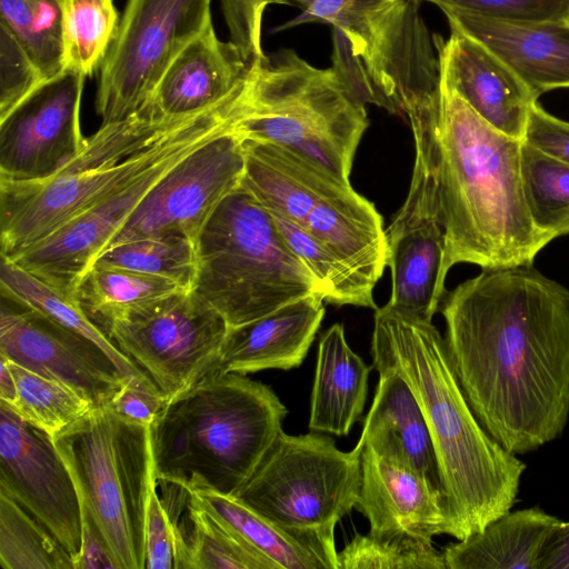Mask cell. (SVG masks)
I'll return each mask as SVG.
<instances>
[{"label":"cell","mask_w":569,"mask_h":569,"mask_svg":"<svg viewBox=\"0 0 569 569\" xmlns=\"http://www.w3.org/2000/svg\"><path fill=\"white\" fill-rule=\"evenodd\" d=\"M305 229L373 300V288L388 259L386 229L375 204L348 186L320 200Z\"/></svg>","instance_id":"23"},{"label":"cell","mask_w":569,"mask_h":569,"mask_svg":"<svg viewBox=\"0 0 569 569\" xmlns=\"http://www.w3.org/2000/svg\"><path fill=\"white\" fill-rule=\"evenodd\" d=\"M338 569H447L431 539L406 532L356 533L338 552Z\"/></svg>","instance_id":"38"},{"label":"cell","mask_w":569,"mask_h":569,"mask_svg":"<svg viewBox=\"0 0 569 569\" xmlns=\"http://www.w3.org/2000/svg\"><path fill=\"white\" fill-rule=\"evenodd\" d=\"M7 360L16 385V399L7 406L51 439L94 409L71 387Z\"/></svg>","instance_id":"31"},{"label":"cell","mask_w":569,"mask_h":569,"mask_svg":"<svg viewBox=\"0 0 569 569\" xmlns=\"http://www.w3.org/2000/svg\"><path fill=\"white\" fill-rule=\"evenodd\" d=\"M523 141L569 163V122L547 112L538 101L530 109Z\"/></svg>","instance_id":"45"},{"label":"cell","mask_w":569,"mask_h":569,"mask_svg":"<svg viewBox=\"0 0 569 569\" xmlns=\"http://www.w3.org/2000/svg\"><path fill=\"white\" fill-rule=\"evenodd\" d=\"M43 81L22 47L0 26V120Z\"/></svg>","instance_id":"41"},{"label":"cell","mask_w":569,"mask_h":569,"mask_svg":"<svg viewBox=\"0 0 569 569\" xmlns=\"http://www.w3.org/2000/svg\"><path fill=\"white\" fill-rule=\"evenodd\" d=\"M0 491L17 501L69 552L81 549V501L53 439L0 402Z\"/></svg>","instance_id":"14"},{"label":"cell","mask_w":569,"mask_h":569,"mask_svg":"<svg viewBox=\"0 0 569 569\" xmlns=\"http://www.w3.org/2000/svg\"><path fill=\"white\" fill-rule=\"evenodd\" d=\"M418 0H313L278 30L333 27L332 67L366 102L402 116L439 80L433 37Z\"/></svg>","instance_id":"8"},{"label":"cell","mask_w":569,"mask_h":569,"mask_svg":"<svg viewBox=\"0 0 569 569\" xmlns=\"http://www.w3.org/2000/svg\"><path fill=\"white\" fill-rule=\"evenodd\" d=\"M167 400L150 377H129L107 407L126 420L151 426Z\"/></svg>","instance_id":"44"},{"label":"cell","mask_w":569,"mask_h":569,"mask_svg":"<svg viewBox=\"0 0 569 569\" xmlns=\"http://www.w3.org/2000/svg\"><path fill=\"white\" fill-rule=\"evenodd\" d=\"M370 371L349 347L343 326L328 328L318 343L309 429L347 436L362 415Z\"/></svg>","instance_id":"26"},{"label":"cell","mask_w":569,"mask_h":569,"mask_svg":"<svg viewBox=\"0 0 569 569\" xmlns=\"http://www.w3.org/2000/svg\"><path fill=\"white\" fill-rule=\"evenodd\" d=\"M243 171V140L230 127L178 162L148 193L107 248L166 236L183 237L196 244L220 202L241 186Z\"/></svg>","instance_id":"13"},{"label":"cell","mask_w":569,"mask_h":569,"mask_svg":"<svg viewBox=\"0 0 569 569\" xmlns=\"http://www.w3.org/2000/svg\"><path fill=\"white\" fill-rule=\"evenodd\" d=\"M405 116L433 178L445 273L460 262L481 269L532 264L553 239L528 211L522 140L487 123L440 74L435 89Z\"/></svg>","instance_id":"2"},{"label":"cell","mask_w":569,"mask_h":569,"mask_svg":"<svg viewBox=\"0 0 569 569\" xmlns=\"http://www.w3.org/2000/svg\"><path fill=\"white\" fill-rule=\"evenodd\" d=\"M251 62L208 26L170 63L151 97V107L167 118L188 117L212 108L243 83Z\"/></svg>","instance_id":"21"},{"label":"cell","mask_w":569,"mask_h":569,"mask_svg":"<svg viewBox=\"0 0 569 569\" xmlns=\"http://www.w3.org/2000/svg\"><path fill=\"white\" fill-rule=\"evenodd\" d=\"M187 513L173 521L177 569H277L202 508L188 491Z\"/></svg>","instance_id":"30"},{"label":"cell","mask_w":569,"mask_h":569,"mask_svg":"<svg viewBox=\"0 0 569 569\" xmlns=\"http://www.w3.org/2000/svg\"><path fill=\"white\" fill-rule=\"evenodd\" d=\"M53 442L117 569H144L146 515L157 482L150 426L126 420L103 406Z\"/></svg>","instance_id":"9"},{"label":"cell","mask_w":569,"mask_h":569,"mask_svg":"<svg viewBox=\"0 0 569 569\" xmlns=\"http://www.w3.org/2000/svg\"><path fill=\"white\" fill-rule=\"evenodd\" d=\"M371 356L373 368L400 375L420 405L437 459L447 535L462 540L509 512L526 465L475 416L432 321L388 303L377 308Z\"/></svg>","instance_id":"3"},{"label":"cell","mask_w":569,"mask_h":569,"mask_svg":"<svg viewBox=\"0 0 569 569\" xmlns=\"http://www.w3.org/2000/svg\"><path fill=\"white\" fill-rule=\"evenodd\" d=\"M81 523V549L74 563V569H117L113 556L102 532L82 503Z\"/></svg>","instance_id":"46"},{"label":"cell","mask_w":569,"mask_h":569,"mask_svg":"<svg viewBox=\"0 0 569 569\" xmlns=\"http://www.w3.org/2000/svg\"><path fill=\"white\" fill-rule=\"evenodd\" d=\"M243 187L272 216L305 228L315 206L351 186L311 159L272 142L243 140Z\"/></svg>","instance_id":"24"},{"label":"cell","mask_w":569,"mask_h":569,"mask_svg":"<svg viewBox=\"0 0 569 569\" xmlns=\"http://www.w3.org/2000/svg\"><path fill=\"white\" fill-rule=\"evenodd\" d=\"M1 296L42 312L60 325L92 340L113 360L126 377H150L124 355L96 325L76 298H71L1 256Z\"/></svg>","instance_id":"29"},{"label":"cell","mask_w":569,"mask_h":569,"mask_svg":"<svg viewBox=\"0 0 569 569\" xmlns=\"http://www.w3.org/2000/svg\"><path fill=\"white\" fill-rule=\"evenodd\" d=\"M439 74L466 103L496 130L523 140L538 96L479 41L450 29L433 37Z\"/></svg>","instance_id":"19"},{"label":"cell","mask_w":569,"mask_h":569,"mask_svg":"<svg viewBox=\"0 0 569 569\" xmlns=\"http://www.w3.org/2000/svg\"><path fill=\"white\" fill-rule=\"evenodd\" d=\"M153 485L146 515L144 569H177V537L172 518Z\"/></svg>","instance_id":"43"},{"label":"cell","mask_w":569,"mask_h":569,"mask_svg":"<svg viewBox=\"0 0 569 569\" xmlns=\"http://www.w3.org/2000/svg\"><path fill=\"white\" fill-rule=\"evenodd\" d=\"M378 373L373 401L358 442L405 458L441 491L433 443L417 398L397 372Z\"/></svg>","instance_id":"27"},{"label":"cell","mask_w":569,"mask_h":569,"mask_svg":"<svg viewBox=\"0 0 569 569\" xmlns=\"http://www.w3.org/2000/svg\"><path fill=\"white\" fill-rule=\"evenodd\" d=\"M368 126L366 102L332 66L318 68L280 49L251 61L231 129L242 140L289 148L350 182Z\"/></svg>","instance_id":"6"},{"label":"cell","mask_w":569,"mask_h":569,"mask_svg":"<svg viewBox=\"0 0 569 569\" xmlns=\"http://www.w3.org/2000/svg\"><path fill=\"white\" fill-rule=\"evenodd\" d=\"M93 266L162 277L191 290L197 271L196 244L176 236L131 240L107 248Z\"/></svg>","instance_id":"37"},{"label":"cell","mask_w":569,"mask_h":569,"mask_svg":"<svg viewBox=\"0 0 569 569\" xmlns=\"http://www.w3.org/2000/svg\"><path fill=\"white\" fill-rule=\"evenodd\" d=\"M211 0H128L100 67L96 107L102 123L147 107L174 58L212 23Z\"/></svg>","instance_id":"11"},{"label":"cell","mask_w":569,"mask_h":569,"mask_svg":"<svg viewBox=\"0 0 569 569\" xmlns=\"http://www.w3.org/2000/svg\"><path fill=\"white\" fill-rule=\"evenodd\" d=\"M0 26L48 80L64 69L63 0H0Z\"/></svg>","instance_id":"32"},{"label":"cell","mask_w":569,"mask_h":569,"mask_svg":"<svg viewBox=\"0 0 569 569\" xmlns=\"http://www.w3.org/2000/svg\"><path fill=\"white\" fill-rule=\"evenodd\" d=\"M441 11L450 29L482 43L538 97L569 88V19L516 21Z\"/></svg>","instance_id":"20"},{"label":"cell","mask_w":569,"mask_h":569,"mask_svg":"<svg viewBox=\"0 0 569 569\" xmlns=\"http://www.w3.org/2000/svg\"><path fill=\"white\" fill-rule=\"evenodd\" d=\"M2 569H73L63 546L28 511L0 491Z\"/></svg>","instance_id":"36"},{"label":"cell","mask_w":569,"mask_h":569,"mask_svg":"<svg viewBox=\"0 0 569 569\" xmlns=\"http://www.w3.org/2000/svg\"><path fill=\"white\" fill-rule=\"evenodd\" d=\"M559 519L540 508L507 512L483 530L447 546V569H539L546 540Z\"/></svg>","instance_id":"28"},{"label":"cell","mask_w":569,"mask_h":569,"mask_svg":"<svg viewBox=\"0 0 569 569\" xmlns=\"http://www.w3.org/2000/svg\"><path fill=\"white\" fill-rule=\"evenodd\" d=\"M521 179L535 226L552 239L569 234V163L522 140Z\"/></svg>","instance_id":"35"},{"label":"cell","mask_w":569,"mask_h":569,"mask_svg":"<svg viewBox=\"0 0 569 569\" xmlns=\"http://www.w3.org/2000/svg\"><path fill=\"white\" fill-rule=\"evenodd\" d=\"M440 311L485 430L515 455L558 438L569 418V289L532 264L482 269L446 292Z\"/></svg>","instance_id":"1"},{"label":"cell","mask_w":569,"mask_h":569,"mask_svg":"<svg viewBox=\"0 0 569 569\" xmlns=\"http://www.w3.org/2000/svg\"><path fill=\"white\" fill-rule=\"evenodd\" d=\"M492 19L535 21L569 19V0H418Z\"/></svg>","instance_id":"42"},{"label":"cell","mask_w":569,"mask_h":569,"mask_svg":"<svg viewBox=\"0 0 569 569\" xmlns=\"http://www.w3.org/2000/svg\"><path fill=\"white\" fill-rule=\"evenodd\" d=\"M120 18L113 0H63V63L84 77L101 67Z\"/></svg>","instance_id":"34"},{"label":"cell","mask_w":569,"mask_h":569,"mask_svg":"<svg viewBox=\"0 0 569 569\" xmlns=\"http://www.w3.org/2000/svg\"><path fill=\"white\" fill-rule=\"evenodd\" d=\"M361 446V486L356 509L369 532H406L431 539L447 535L441 491L405 458Z\"/></svg>","instance_id":"18"},{"label":"cell","mask_w":569,"mask_h":569,"mask_svg":"<svg viewBox=\"0 0 569 569\" xmlns=\"http://www.w3.org/2000/svg\"><path fill=\"white\" fill-rule=\"evenodd\" d=\"M416 158L407 198L386 229L391 293L397 310L432 321L446 295L445 232L435 182L422 149Z\"/></svg>","instance_id":"17"},{"label":"cell","mask_w":569,"mask_h":569,"mask_svg":"<svg viewBox=\"0 0 569 569\" xmlns=\"http://www.w3.org/2000/svg\"><path fill=\"white\" fill-rule=\"evenodd\" d=\"M188 290L172 280L127 269L92 266L82 279L77 300L103 323L113 316L174 292Z\"/></svg>","instance_id":"33"},{"label":"cell","mask_w":569,"mask_h":569,"mask_svg":"<svg viewBox=\"0 0 569 569\" xmlns=\"http://www.w3.org/2000/svg\"><path fill=\"white\" fill-rule=\"evenodd\" d=\"M271 217L289 247L318 280L326 302L375 310L378 308L373 300L362 293L341 264L305 228L280 217Z\"/></svg>","instance_id":"39"},{"label":"cell","mask_w":569,"mask_h":569,"mask_svg":"<svg viewBox=\"0 0 569 569\" xmlns=\"http://www.w3.org/2000/svg\"><path fill=\"white\" fill-rule=\"evenodd\" d=\"M323 302L322 296L310 295L229 328L211 372L247 375L299 367L325 317Z\"/></svg>","instance_id":"22"},{"label":"cell","mask_w":569,"mask_h":569,"mask_svg":"<svg viewBox=\"0 0 569 569\" xmlns=\"http://www.w3.org/2000/svg\"><path fill=\"white\" fill-rule=\"evenodd\" d=\"M313 0H220L229 41L251 62L264 54L262 20L269 4H288L305 10Z\"/></svg>","instance_id":"40"},{"label":"cell","mask_w":569,"mask_h":569,"mask_svg":"<svg viewBox=\"0 0 569 569\" xmlns=\"http://www.w3.org/2000/svg\"><path fill=\"white\" fill-rule=\"evenodd\" d=\"M0 355L107 406L126 377L92 340L32 308L1 296Z\"/></svg>","instance_id":"16"},{"label":"cell","mask_w":569,"mask_h":569,"mask_svg":"<svg viewBox=\"0 0 569 569\" xmlns=\"http://www.w3.org/2000/svg\"><path fill=\"white\" fill-rule=\"evenodd\" d=\"M196 254L191 290L229 328L310 295L323 298L318 280L289 247L271 214L241 186L203 226Z\"/></svg>","instance_id":"7"},{"label":"cell","mask_w":569,"mask_h":569,"mask_svg":"<svg viewBox=\"0 0 569 569\" xmlns=\"http://www.w3.org/2000/svg\"><path fill=\"white\" fill-rule=\"evenodd\" d=\"M360 486L361 446L342 451L329 436L282 430L233 497L283 528L335 538Z\"/></svg>","instance_id":"10"},{"label":"cell","mask_w":569,"mask_h":569,"mask_svg":"<svg viewBox=\"0 0 569 569\" xmlns=\"http://www.w3.org/2000/svg\"><path fill=\"white\" fill-rule=\"evenodd\" d=\"M237 104L236 91L199 113L167 118L149 103L123 120L101 123L52 176L0 178L1 256L11 258L171 153L227 130L238 116Z\"/></svg>","instance_id":"4"},{"label":"cell","mask_w":569,"mask_h":569,"mask_svg":"<svg viewBox=\"0 0 569 569\" xmlns=\"http://www.w3.org/2000/svg\"><path fill=\"white\" fill-rule=\"evenodd\" d=\"M287 415L271 387L241 373H208L168 399L150 426L157 482L234 496Z\"/></svg>","instance_id":"5"},{"label":"cell","mask_w":569,"mask_h":569,"mask_svg":"<svg viewBox=\"0 0 569 569\" xmlns=\"http://www.w3.org/2000/svg\"><path fill=\"white\" fill-rule=\"evenodd\" d=\"M539 569H569V522L558 520L543 546Z\"/></svg>","instance_id":"47"},{"label":"cell","mask_w":569,"mask_h":569,"mask_svg":"<svg viewBox=\"0 0 569 569\" xmlns=\"http://www.w3.org/2000/svg\"><path fill=\"white\" fill-rule=\"evenodd\" d=\"M84 79L63 69L0 120V178H48L84 148L80 124Z\"/></svg>","instance_id":"15"},{"label":"cell","mask_w":569,"mask_h":569,"mask_svg":"<svg viewBox=\"0 0 569 569\" xmlns=\"http://www.w3.org/2000/svg\"><path fill=\"white\" fill-rule=\"evenodd\" d=\"M104 326L167 399L211 372L229 330L224 318L192 290L118 313Z\"/></svg>","instance_id":"12"},{"label":"cell","mask_w":569,"mask_h":569,"mask_svg":"<svg viewBox=\"0 0 569 569\" xmlns=\"http://www.w3.org/2000/svg\"><path fill=\"white\" fill-rule=\"evenodd\" d=\"M16 399V385L8 360L0 356V401L10 405Z\"/></svg>","instance_id":"48"},{"label":"cell","mask_w":569,"mask_h":569,"mask_svg":"<svg viewBox=\"0 0 569 569\" xmlns=\"http://www.w3.org/2000/svg\"><path fill=\"white\" fill-rule=\"evenodd\" d=\"M194 500L277 569H338L335 538L283 528L233 496L189 491Z\"/></svg>","instance_id":"25"}]
</instances>
